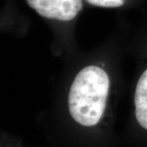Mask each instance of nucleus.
<instances>
[{
	"instance_id": "1",
	"label": "nucleus",
	"mask_w": 147,
	"mask_h": 147,
	"mask_svg": "<svg viewBox=\"0 0 147 147\" xmlns=\"http://www.w3.org/2000/svg\"><path fill=\"white\" fill-rule=\"evenodd\" d=\"M109 88V76L103 69L95 65L82 69L69 92V110L74 120L84 127L96 125L104 114Z\"/></svg>"
},
{
	"instance_id": "2",
	"label": "nucleus",
	"mask_w": 147,
	"mask_h": 147,
	"mask_svg": "<svg viewBox=\"0 0 147 147\" xmlns=\"http://www.w3.org/2000/svg\"><path fill=\"white\" fill-rule=\"evenodd\" d=\"M28 5L45 18L73 20L82 9V0H26Z\"/></svg>"
},
{
	"instance_id": "3",
	"label": "nucleus",
	"mask_w": 147,
	"mask_h": 147,
	"mask_svg": "<svg viewBox=\"0 0 147 147\" xmlns=\"http://www.w3.org/2000/svg\"><path fill=\"white\" fill-rule=\"evenodd\" d=\"M135 114L139 124L147 129V69L141 75L135 92Z\"/></svg>"
},
{
	"instance_id": "4",
	"label": "nucleus",
	"mask_w": 147,
	"mask_h": 147,
	"mask_svg": "<svg viewBox=\"0 0 147 147\" xmlns=\"http://www.w3.org/2000/svg\"><path fill=\"white\" fill-rule=\"evenodd\" d=\"M89 3L103 7H118L123 4V0H87Z\"/></svg>"
}]
</instances>
